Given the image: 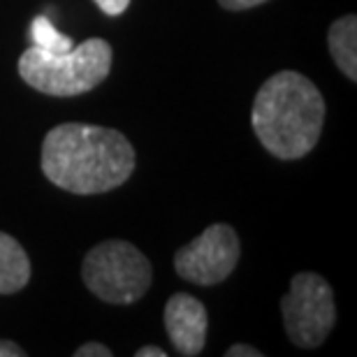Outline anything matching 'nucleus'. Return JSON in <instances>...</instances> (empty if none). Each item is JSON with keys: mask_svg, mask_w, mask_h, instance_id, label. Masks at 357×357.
Masks as SVG:
<instances>
[{"mask_svg": "<svg viewBox=\"0 0 357 357\" xmlns=\"http://www.w3.org/2000/svg\"><path fill=\"white\" fill-rule=\"evenodd\" d=\"M135 149L114 128L61 123L42 142V172L75 195H98L130 178Z\"/></svg>", "mask_w": 357, "mask_h": 357, "instance_id": "1", "label": "nucleus"}, {"mask_svg": "<svg viewBox=\"0 0 357 357\" xmlns=\"http://www.w3.org/2000/svg\"><path fill=\"white\" fill-rule=\"evenodd\" d=\"M325 123V98L295 70H283L262 84L253 100L251 126L260 144L281 160L313 151Z\"/></svg>", "mask_w": 357, "mask_h": 357, "instance_id": "2", "label": "nucleus"}, {"mask_svg": "<svg viewBox=\"0 0 357 357\" xmlns=\"http://www.w3.org/2000/svg\"><path fill=\"white\" fill-rule=\"evenodd\" d=\"M112 70V47L102 38H91L66 54H49L31 47L19 59V75L28 86L56 98L89 93L107 79Z\"/></svg>", "mask_w": 357, "mask_h": 357, "instance_id": "3", "label": "nucleus"}, {"mask_svg": "<svg viewBox=\"0 0 357 357\" xmlns=\"http://www.w3.org/2000/svg\"><path fill=\"white\" fill-rule=\"evenodd\" d=\"M86 288L107 304H135L151 288L153 269L146 255L130 241L109 239L91 248L84 258Z\"/></svg>", "mask_w": 357, "mask_h": 357, "instance_id": "4", "label": "nucleus"}, {"mask_svg": "<svg viewBox=\"0 0 357 357\" xmlns=\"http://www.w3.org/2000/svg\"><path fill=\"white\" fill-rule=\"evenodd\" d=\"M281 311L285 334L297 348H318L337 320L330 283L311 271L292 276L290 290L281 299Z\"/></svg>", "mask_w": 357, "mask_h": 357, "instance_id": "5", "label": "nucleus"}, {"mask_svg": "<svg viewBox=\"0 0 357 357\" xmlns=\"http://www.w3.org/2000/svg\"><path fill=\"white\" fill-rule=\"evenodd\" d=\"M239 262V237L225 223L209 225L206 230L178 248L174 255L176 274L195 285H218L232 274Z\"/></svg>", "mask_w": 357, "mask_h": 357, "instance_id": "6", "label": "nucleus"}, {"mask_svg": "<svg viewBox=\"0 0 357 357\" xmlns=\"http://www.w3.org/2000/svg\"><path fill=\"white\" fill-rule=\"evenodd\" d=\"M206 318L204 304L185 292H176L165 304V330L178 355L195 357L204 351L206 341Z\"/></svg>", "mask_w": 357, "mask_h": 357, "instance_id": "7", "label": "nucleus"}, {"mask_svg": "<svg viewBox=\"0 0 357 357\" xmlns=\"http://www.w3.org/2000/svg\"><path fill=\"white\" fill-rule=\"evenodd\" d=\"M31 281V260L24 246L10 234L0 232V295L24 290Z\"/></svg>", "mask_w": 357, "mask_h": 357, "instance_id": "8", "label": "nucleus"}, {"mask_svg": "<svg viewBox=\"0 0 357 357\" xmlns=\"http://www.w3.org/2000/svg\"><path fill=\"white\" fill-rule=\"evenodd\" d=\"M327 47L334 63L348 79H357V17L346 14L337 19L327 31Z\"/></svg>", "mask_w": 357, "mask_h": 357, "instance_id": "9", "label": "nucleus"}, {"mask_svg": "<svg viewBox=\"0 0 357 357\" xmlns=\"http://www.w3.org/2000/svg\"><path fill=\"white\" fill-rule=\"evenodd\" d=\"M28 38H31V47H38L42 52H49V54H66L75 47V42L70 40L68 35H63L59 28L52 24V19L45 17V14L33 19Z\"/></svg>", "mask_w": 357, "mask_h": 357, "instance_id": "10", "label": "nucleus"}, {"mask_svg": "<svg viewBox=\"0 0 357 357\" xmlns=\"http://www.w3.org/2000/svg\"><path fill=\"white\" fill-rule=\"evenodd\" d=\"M75 357H112V351L105 344H98V341H89L82 348H77Z\"/></svg>", "mask_w": 357, "mask_h": 357, "instance_id": "11", "label": "nucleus"}, {"mask_svg": "<svg viewBox=\"0 0 357 357\" xmlns=\"http://www.w3.org/2000/svg\"><path fill=\"white\" fill-rule=\"evenodd\" d=\"M96 5L107 17H119V14H123L130 7V0H96Z\"/></svg>", "mask_w": 357, "mask_h": 357, "instance_id": "12", "label": "nucleus"}, {"mask_svg": "<svg viewBox=\"0 0 357 357\" xmlns=\"http://www.w3.org/2000/svg\"><path fill=\"white\" fill-rule=\"evenodd\" d=\"M267 0H218V5L223 10H230V12H241V10H251V7H258Z\"/></svg>", "mask_w": 357, "mask_h": 357, "instance_id": "13", "label": "nucleus"}, {"mask_svg": "<svg viewBox=\"0 0 357 357\" xmlns=\"http://www.w3.org/2000/svg\"><path fill=\"white\" fill-rule=\"evenodd\" d=\"M225 357H262V353L258 348L246 346V344H234L232 348H227Z\"/></svg>", "mask_w": 357, "mask_h": 357, "instance_id": "14", "label": "nucleus"}, {"mask_svg": "<svg viewBox=\"0 0 357 357\" xmlns=\"http://www.w3.org/2000/svg\"><path fill=\"white\" fill-rule=\"evenodd\" d=\"M26 351L19 348L14 341H7V339H0V357H24Z\"/></svg>", "mask_w": 357, "mask_h": 357, "instance_id": "15", "label": "nucleus"}, {"mask_svg": "<svg viewBox=\"0 0 357 357\" xmlns=\"http://www.w3.org/2000/svg\"><path fill=\"white\" fill-rule=\"evenodd\" d=\"M135 357H167V353L158 346H142Z\"/></svg>", "mask_w": 357, "mask_h": 357, "instance_id": "16", "label": "nucleus"}]
</instances>
